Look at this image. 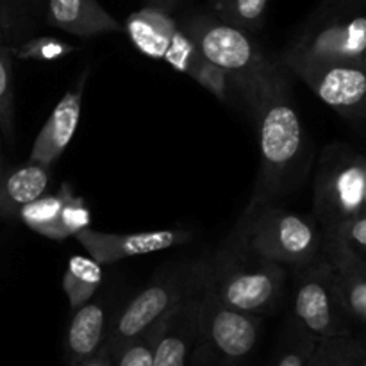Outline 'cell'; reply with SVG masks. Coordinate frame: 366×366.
<instances>
[{"label": "cell", "mask_w": 366, "mask_h": 366, "mask_svg": "<svg viewBox=\"0 0 366 366\" xmlns=\"http://www.w3.org/2000/svg\"><path fill=\"white\" fill-rule=\"evenodd\" d=\"M179 27L206 59L227 75L231 89L238 93L250 114L270 93L290 84L285 68L274 63L249 32L209 14L186 18Z\"/></svg>", "instance_id": "cell-1"}, {"label": "cell", "mask_w": 366, "mask_h": 366, "mask_svg": "<svg viewBox=\"0 0 366 366\" xmlns=\"http://www.w3.org/2000/svg\"><path fill=\"white\" fill-rule=\"evenodd\" d=\"M252 118L259 132L261 163L250 204L277 202L293 184L306 152V134L293 102L292 86H281L270 93Z\"/></svg>", "instance_id": "cell-2"}, {"label": "cell", "mask_w": 366, "mask_h": 366, "mask_svg": "<svg viewBox=\"0 0 366 366\" xmlns=\"http://www.w3.org/2000/svg\"><path fill=\"white\" fill-rule=\"evenodd\" d=\"M206 285L214 297L236 311L264 317L285 297V264L257 256L229 236L217 256L207 261Z\"/></svg>", "instance_id": "cell-3"}, {"label": "cell", "mask_w": 366, "mask_h": 366, "mask_svg": "<svg viewBox=\"0 0 366 366\" xmlns=\"http://www.w3.org/2000/svg\"><path fill=\"white\" fill-rule=\"evenodd\" d=\"M366 18L347 0H327L282 56L293 74L332 63H363Z\"/></svg>", "instance_id": "cell-4"}, {"label": "cell", "mask_w": 366, "mask_h": 366, "mask_svg": "<svg viewBox=\"0 0 366 366\" xmlns=\"http://www.w3.org/2000/svg\"><path fill=\"white\" fill-rule=\"evenodd\" d=\"M257 256L299 267L320 252L322 232L315 218L282 209L277 204H249L231 232Z\"/></svg>", "instance_id": "cell-5"}, {"label": "cell", "mask_w": 366, "mask_h": 366, "mask_svg": "<svg viewBox=\"0 0 366 366\" xmlns=\"http://www.w3.org/2000/svg\"><path fill=\"white\" fill-rule=\"evenodd\" d=\"M263 317L222 304L204 285L199 340L189 366H247L259 342Z\"/></svg>", "instance_id": "cell-6"}, {"label": "cell", "mask_w": 366, "mask_h": 366, "mask_svg": "<svg viewBox=\"0 0 366 366\" xmlns=\"http://www.w3.org/2000/svg\"><path fill=\"white\" fill-rule=\"evenodd\" d=\"M206 274V261L167 264L136 293L113 320L104 349L114 360L122 347L152 327Z\"/></svg>", "instance_id": "cell-7"}, {"label": "cell", "mask_w": 366, "mask_h": 366, "mask_svg": "<svg viewBox=\"0 0 366 366\" xmlns=\"http://www.w3.org/2000/svg\"><path fill=\"white\" fill-rule=\"evenodd\" d=\"M366 161L345 145H331L322 154L315 175V222L320 232L365 213Z\"/></svg>", "instance_id": "cell-8"}, {"label": "cell", "mask_w": 366, "mask_h": 366, "mask_svg": "<svg viewBox=\"0 0 366 366\" xmlns=\"http://www.w3.org/2000/svg\"><path fill=\"white\" fill-rule=\"evenodd\" d=\"M295 268V320L317 340L354 335L336 292L331 264L320 252Z\"/></svg>", "instance_id": "cell-9"}, {"label": "cell", "mask_w": 366, "mask_h": 366, "mask_svg": "<svg viewBox=\"0 0 366 366\" xmlns=\"http://www.w3.org/2000/svg\"><path fill=\"white\" fill-rule=\"evenodd\" d=\"M204 285H206V274L164 315L154 345L152 366L192 365L197 340H199V315Z\"/></svg>", "instance_id": "cell-10"}, {"label": "cell", "mask_w": 366, "mask_h": 366, "mask_svg": "<svg viewBox=\"0 0 366 366\" xmlns=\"http://www.w3.org/2000/svg\"><path fill=\"white\" fill-rule=\"evenodd\" d=\"M315 95L347 120H363L366 109V64L332 63L299 71Z\"/></svg>", "instance_id": "cell-11"}, {"label": "cell", "mask_w": 366, "mask_h": 366, "mask_svg": "<svg viewBox=\"0 0 366 366\" xmlns=\"http://www.w3.org/2000/svg\"><path fill=\"white\" fill-rule=\"evenodd\" d=\"M86 252L100 264H113L117 261L132 256L159 252L172 247L184 245L192 234L184 229H163V231L131 232V234H113L86 227L74 236Z\"/></svg>", "instance_id": "cell-12"}, {"label": "cell", "mask_w": 366, "mask_h": 366, "mask_svg": "<svg viewBox=\"0 0 366 366\" xmlns=\"http://www.w3.org/2000/svg\"><path fill=\"white\" fill-rule=\"evenodd\" d=\"M88 74L89 70L82 71L74 88L68 89L63 99L54 107L49 120L45 122L41 131L36 136L29 161L52 167L59 159L61 154L66 150V147L70 145L75 131H77L79 120H81L82 95H84Z\"/></svg>", "instance_id": "cell-13"}, {"label": "cell", "mask_w": 366, "mask_h": 366, "mask_svg": "<svg viewBox=\"0 0 366 366\" xmlns=\"http://www.w3.org/2000/svg\"><path fill=\"white\" fill-rule=\"evenodd\" d=\"M320 254L331 264L336 292L350 324L363 327L366 322V257L357 256L329 236H322Z\"/></svg>", "instance_id": "cell-14"}, {"label": "cell", "mask_w": 366, "mask_h": 366, "mask_svg": "<svg viewBox=\"0 0 366 366\" xmlns=\"http://www.w3.org/2000/svg\"><path fill=\"white\" fill-rule=\"evenodd\" d=\"M113 320L102 300H88L77 307L64 335V356L70 366L95 356L106 345Z\"/></svg>", "instance_id": "cell-15"}, {"label": "cell", "mask_w": 366, "mask_h": 366, "mask_svg": "<svg viewBox=\"0 0 366 366\" xmlns=\"http://www.w3.org/2000/svg\"><path fill=\"white\" fill-rule=\"evenodd\" d=\"M46 21L77 38H93L124 29L99 0H46Z\"/></svg>", "instance_id": "cell-16"}, {"label": "cell", "mask_w": 366, "mask_h": 366, "mask_svg": "<svg viewBox=\"0 0 366 366\" xmlns=\"http://www.w3.org/2000/svg\"><path fill=\"white\" fill-rule=\"evenodd\" d=\"M124 29L139 52L152 59L164 61L179 32V24L164 11L147 6L132 13L125 20Z\"/></svg>", "instance_id": "cell-17"}, {"label": "cell", "mask_w": 366, "mask_h": 366, "mask_svg": "<svg viewBox=\"0 0 366 366\" xmlns=\"http://www.w3.org/2000/svg\"><path fill=\"white\" fill-rule=\"evenodd\" d=\"M50 182V167L29 163L0 174V217H16L18 209L46 192Z\"/></svg>", "instance_id": "cell-18"}, {"label": "cell", "mask_w": 366, "mask_h": 366, "mask_svg": "<svg viewBox=\"0 0 366 366\" xmlns=\"http://www.w3.org/2000/svg\"><path fill=\"white\" fill-rule=\"evenodd\" d=\"M102 285V264L93 257L74 256L63 275V290L71 310L92 300Z\"/></svg>", "instance_id": "cell-19"}, {"label": "cell", "mask_w": 366, "mask_h": 366, "mask_svg": "<svg viewBox=\"0 0 366 366\" xmlns=\"http://www.w3.org/2000/svg\"><path fill=\"white\" fill-rule=\"evenodd\" d=\"M70 184H63L57 193H50L38 197L32 202L25 204L20 207L16 217L27 225L31 231L38 232V234L45 236V238L54 239L56 242V232H57V222H59L61 209H63L64 199L70 189Z\"/></svg>", "instance_id": "cell-20"}, {"label": "cell", "mask_w": 366, "mask_h": 366, "mask_svg": "<svg viewBox=\"0 0 366 366\" xmlns=\"http://www.w3.org/2000/svg\"><path fill=\"white\" fill-rule=\"evenodd\" d=\"M366 350L354 335L317 340L306 366H365Z\"/></svg>", "instance_id": "cell-21"}, {"label": "cell", "mask_w": 366, "mask_h": 366, "mask_svg": "<svg viewBox=\"0 0 366 366\" xmlns=\"http://www.w3.org/2000/svg\"><path fill=\"white\" fill-rule=\"evenodd\" d=\"M270 0H213L218 18L254 34L263 27Z\"/></svg>", "instance_id": "cell-22"}, {"label": "cell", "mask_w": 366, "mask_h": 366, "mask_svg": "<svg viewBox=\"0 0 366 366\" xmlns=\"http://www.w3.org/2000/svg\"><path fill=\"white\" fill-rule=\"evenodd\" d=\"M315 345H317V338L295 320L290 324L286 331L285 343L274 366H306Z\"/></svg>", "instance_id": "cell-23"}, {"label": "cell", "mask_w": 366, "mask_h": 366, "mask_svg": "<svg viewBox=\"0 0 366 366\" xmlns=\"http://www.w3.org/2000/svg\"><path fill=\"white\" fill-rule=\"evenodd\" d=\"M13 54L0 45V129L6 139H14V93H13Z\"/></svg>", "instance_id": "cell-24"}, {"label": "cell", "mask_w": 366, "mask_h": 366, "mask_svg": "<svg viewBox=\"0 0 366 366\" xmlns=\"http://www.w3.org/2000/svg\"><path fill=\"white\" fill-rule=\"evenodd\" d=\"M89 225H92V211L86 206L84 199L75 195L74 189L70 188L64 199L63 209H61L59 222H57L56 242H63L70 236H75Z\"/></svg>", "instance_id": "cell-25"}, {"label": "cell", "mask_w": 366, "mask_h": 366, "mask_svg": "<svg viewBox=\"0 0 366 366\" xmlns=\"http://www.w3.org/2000/svg\"><path fill=\"white\" fill-rule=\"evenodd\" d=\"M164 318V317H163ZM163 318L134 340L125 343L120 352L114 356V366H152L154 345H156L157 335H159Z\"/></svg>", "instance_id": "cell-26"}, {"label": "cell", "mask_w": 366, "mask_h": 366, "mask_svg": "<svg viewBox=\"0 0 366 366\" xmlns=\"http://www.w3.org/2000/svg\"><path fill=\"white\" fill-rule=\"evenodd\" d=\"M75 46L70 43L63 41L59 38H52V36H43V38H34L25 41L24 45L16 46L11 50V54L20 59H31V61H56L61 57L70 56L75 52Z\"/></svg>", "instance_id": "cell-27"}, {"label": "cell", "mask_w": 366, "mask_h": 366, "mask_svg": "<svg viewBox=\"0 0 366 366\" xmlns=\"http://www.w3.org/2000/svg\"><path fill=\"white\" fill-rule=\"evenodd\" d=\"M322 236H329L356 252L357 256L366 257V213L340 222L332 229L322 232Z\"/></svg>", "instance_id": "cell-28"}, {"label": "cell", "mask_w": 366, "mask_h": 366, "mask_svg": "<svg viewBox=\"0 0 366 366\" xmlns=\"http://www.w3.org/2000/svg\"><path fill=\"white\" fill-rule=\"evenodd\" d=\"M188 77H192L193 81L199 82L204 89L213 93V95L217 97L218 100H222V102H227L229 100L231 84H229L227 75H225L217 64H213L204 56H200V59L197 61Z\"/></svg>", "instance_id": "cell-29"}, {"label": "cell", "mask_w": 366, "mask_h": 366, "mask_svg": "<svg viewBox=\"0 0 366 366\" xmlns=\"http://www.w3.org/2000/svg\"><path fill=\"white\" fill-rule=\"evenodd\" d=\"M75 366H114V360L111 357V354L102 347V349H100L95 356H92L89 360L82 361V363H79Z\"/></svg>", "instance_id": "cell-30"}, {"label": "cell", "mask_w": 366, "mask_h": 366, "mask_svg": "<svg viewBox=\"0 0 366 366\" xmlns=\"http://www.w3.org/2000/svg\"><path fill=\"white\" fill-rule=\"evenodd\" d=\"M179 2H181V0H149V7L164 11V13L170 14Z\"/></svg>", "instance_id": "cell-31"}, {"label": "cell", "mask_w": 366, "mask_h": 366, "mask_svg": "<svg viewBox=\"0 0 366 366\" xmlns=\"http://www.w3.org/2000/svg\"><path fill=\"white\" fill-rule=\"evenodd\" d=\"M4 39V24H2V11H0V45H2Z\"/></svg>", "instance_id": "cell-32"}, {"label": "cell", "mask_w": 366, "mask_h": 366, "mask_svg": "<svg viewBox=\"0 0 366 366\" xmlns=\"http://www.w3.org/2000/svg\"><path fill=\"white\" fill-rule=\"evenodd\" d=\"M2 172H4L2 170V159H0V174H2Z\"/></svg>", "instance_id": "cell-33"}]
</instances>
